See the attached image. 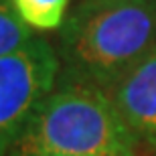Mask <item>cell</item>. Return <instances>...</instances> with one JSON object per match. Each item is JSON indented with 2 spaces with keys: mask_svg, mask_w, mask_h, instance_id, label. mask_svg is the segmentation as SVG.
<instances>
[{
  "mask_svg": "<svg viewBox=\"0 0 156 156\" xmlns=\"http://www.w3.org/2000/svg\"><path fill=\"white\" fill-rule=\"evenodd\" d=\"M35 37L27 24L18 18L10 0H0V57L20 49Z\"/></svg>",
  "mask_w": 156,
  "mask_h": 156,
  "instance_id": "8992f818",
  "label": "cell"
},
{
  "mask_svg": "<svg viewBox=\"0 0 156 156\" xmlns=\"http://www.w3.org/2000/svg\"><path fill=\"white\" fill-rule=\"evenodd\" d=\"M57 49L45 37H33L20 49L0 57V156H8L37 105L59 79Z\"/></svg>",
  "mask_w": 156,
  "mask_h": 156,
  "instance_id": "3957f363",
  "label": "cell"
},
{
  "mask_svg": "<svg viewBox=\"0 0 156 156\" xmlns=\"http://www.w3.org/2000/svg\"><path fill=\"white\" fill-rule=\"evenodd\" d=\"M140 148L112 95L57 81L8 156H138Z\"/></svg>",
  "mask_w": 156,
  "mask_h": 156,
  "instance_id": "7a4b0ae2",
  "label": "cell"
},
{
  "mask_svg": "<svg viewBox=\"0 0 156 156\" xmlns=\"http://www.w3.org/2000/svg\"><path fill=\"white\" fill-rule=\"evenodd\" d=\"M140 146L156 156V49L112 93Z\"/></svg>",
  "mask_w": 156,
  "mask_h": 156,
  "instance_id": "277c9868",
  "label": "cell"
},
{
  "mask_svg": "<svg viewBox=\"0 0 156 156\" xmlns=\"http://www.w3.org/2000/svg\"><path fill=\"white\" fill-rule=\"evenodd\" d=\"M14 12L30 30H57L63 27L69 0H10Z\"/></svg>",
  "mask_w": 156,
  "mask_h": 156,
  "instance_id": "5b68a950",
  "label": "cell"
},
{
  "mask_svg": "<svg viewBox=\"0 0 156 156\" xmlns=\"http://www.w3.org/2000/svg\"><path fill=\"white\" fill-rule=\"evenodd\" d=\"M156 49V0H81L59 29V83L112 93Z\"/></svg>",
  "mask_w": 156,
  "mask_h": 156,
  "instance_id": "6da1fadb",
  "label": "cell"
}]
</instances>
